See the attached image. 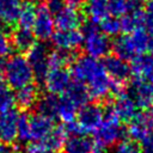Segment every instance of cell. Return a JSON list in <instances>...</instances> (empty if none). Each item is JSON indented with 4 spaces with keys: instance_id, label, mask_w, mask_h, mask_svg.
<instances>
[{
    "instance_id": "cell-1",
    "label": "cell",
    "mask_w": 153,
    "mask_h": 153,
    "mask_svg": "<svg viewBox=\"0 0 153 153\" xmlns=\"http://www.w3.org/2000/svg\"><path fill=\"white\" fill-rule=\"evenodd\" d=\"M71 75L75 81L82 84L91 98L100 100L106 98L111 92H121L122 85L116 84L108 75L103 62L91 56H81L74 60Z\"/></svg>"
},
{
    "instance_id": "cell-2",
    "label": "cell",
    "mask_w": 153,
    "mask_h": 153,
    "mask_svg": "<svg viewBox=\"0 0 153 153\" xmlns=\"http://www.w3.org/2000/svg\"><path fill=\"white\" fill-rule=\"evenodd\" d=\"M1 71L7 86L14 90L32 84L35 78L27 57L22 54H16L8 57Z\"/></svg>"
},
{
    "instance_id": "cell-3",
    "label": "cell",
    "mask_w": 153,
    "mask_h": 153,
    "mask_svg": "<svg viewBox=\"0 0 153 153\" xmlns=\"http://www.w3.org/2000/svg\"><path fill=\"white\" fill-rule=\"evenodd\" d=\"M149 35L143 27L136 29L129 33L116 37L111 49L115 55L123 60H131L137 55L143 54L147 50Z\"/></svg>"
},
{
    "instance_id": "cell-4",
    "label": "cell",
    "mask_w": 153,
    "mask_h": 153,
    "mask_svg": "<svg viewBox=\"0 0 153 153\" xmlns=\"http://www.w3.org/2000/svg\"><path fill=\"white\" fill-rule=\"evenodd\" d=\"M84 41L82 49L87 56L100 59L108 56L111 50L112 43L110 42L109 36H106L94 23H87L82 30Z\"/></svg>"
},
{
    "instance_id": "cell-5",
    "label": "cell",
    "mask_w": 153,
    "mask_h": 153,
    "mask_svg": "<svg viewBox=\"0 0 153 153\" xmlns=\"http://www.w3.org/2000/svg\"><path fill=\"white\" fill-rule=\"evenodd\" d=\"M124 129L121 126V121L114 114V111L109 109L105 112L102 123L98 126V128L94 131V137H96L94 142L108 148L121 141Z\"/></svg>"
},
{
    "instance_id": "cell-6",
    "label": "cell",
    "mask_w": 153,
    "mask_h": 153,
    "mask_svg": "<svg viewBox=\"0 0 153 153\" xmlns=\"http://www.w3.org/2000/svg\"><path fill=\"white\" fill-rule=\"evenodd\" d=\"M104 115L105 112L100 105L94 103H87L79 109L74 122L81 134H87L96 131L98 126L102 123Z\"/></svg>"
},
{
    "instance_id": "cell-7",
    "label": "cell",
    "mask_w": 153,
    "mask_h": 153,
    "mask_svg": "<svg viewBox=\"0 0 153 153\" xmlns=\"http://www.w3.org/2000/svg\"><path fill=\"white\" fill-rule=\"evenodd\" d=\"M49 50L44 43H35L27 51V60L33 75L38 81H43L49 71Z\"/></svg>"
},
{
    "instance_id": "cell-8",
    "label": "cell",
    "mask_w": 153,
    "mask_h": 153,
    "mask_svg": "<svg viewBox=\"0 0 153 153\" xmlns=\"http://www.w3.org/2000/svg\"><path fill=\"white\" fill-rule=\"evenodd\" d=\"M51 43L54 47L63 53L71 54L72 51L76 50L80 45H82L84 35L78 29L74 30H57L53 33Z\"/></svg>"
},
{
    "instance_id": "cell-9",
    "label": "cell",
    "mask_w": 153,
    "mask_h": 153,
    "mask_svg": "<svg viewBox=\"0 0 153 153\" xmlns=\"http://www.w3.org/2000/svg\"><path fill=\"white\" fill-rule=\"evenodd\" d=\"M71 72L65 67H53L49 68L43 82L49 93L62 94L71 84Z\"/></svg>"
},
{
    "instance_id": "cell-10",
    "label": "cell",
    "mask_w": 153,
    "mask_h": 153,
    "mask_svg": "<svg viewBox=\"0 0 153 153\" xmlns=\"http://www.w3.org/2000/svg\"><path fill=\"white\" fill-rule=\"evenodd\" d=\"M54 128L53 118L42 115L39 112L29 116V131L30 141L35 143H42Z\"/></svg>"
},
{
    "instance_id": "cell-11",
    "label": "cell",
    "mask_w": 153,
    "mask_h": 153,
    "mask_svg": "<svg viewBox=\"0 0 153 153\" xmlns=\"http://www.w3.org/2000/svg\"><path fill=\"white\" fill-rule=\"evenodd\" d=\"M20 114L14 109L0 110V140L7 143H12L17 139L18 121Z\"/></svg>"
},
{
    "instance_id": "cell-12",
    "label": "cell",
    "mask_w": 153,
    "mask_h": 153,
    "mask_svg": "<svg viewBox=\"0 0 153 153\" xmlns=\"http://www.w3.org/2000/svg\"><path fill=\"white\" fill-rule=\"evenodd\" d=\"M114 114L118 117L120 121L129 122L139 111V105L130 92L121 91L117 93V97L114 102L112 108H110Z\"/></svg>"
},
{
    "instance_id": "cell-13",
    "label": "cell",
    "mask_w": 153,
    "mask_h": 153,
    "mask_svg": "<svg viewBox=\"0 0 153 153\" xmlns=\"http://www.w3.org/2000/svg\"><path fill=\"white\" fill-rule=\"evenodd\" d=\"M54 17L45 8V6H41L37 8V14L35 22L32 24V32L36 38L41 41L49 39L54 33Z\"/></svg>"
},
{
    "instance_id": "cell-14",
    "label": "cell",
    "mask_w": 153,
    "mask_h": 153,
    "mask_svg": "<svg viewBox=\"0 0 153 153\" xmlns=\"http://www.w3.org/2000/svg\"><path fill=\"white\" fill-rule=\"evenodd\" d=\"M103 65H104V68H105L108 75L116 84L122 85L130 76V65L126 60H123L116 55L105 56Z\"/></svg>"
},
{
    "instance_id": "cell-15",
    "label": "cell",
    "mask_w": 153,
    "mask_h": 153,
    "mask_svg": "<svg viewBox=\"0 0 153 153\" xmlns=\"http://www.w3.org/2000/svg\"><path fill=\"white\" fill-rule=\"evenodd\" d=\"M130 75H133L134 80H140L153 85V56L141 54L131 59Z\"/></svg>"
},
{
    "instance_id": "cell-16",
    "label": "cell",
    "mask_w": 153,
    "mask_h": 153,
    "mask_svg": "<svg viewBox=\"0 0 153 153\" xmlns=\"http://www.w3.org/2000/svg\"><path fill=\"white\" fill-rule=\"evenodd\" d=\"M126 133L130 137V140L135 142H142L151 133H152V124L149 118L145 114L137 112L129 122L126 129Z\"/></svg>"
},
{
    "instance_id": "cell-17",
    "label": "cell",
    "mask_w": 153,
    "mask_h": 153,
    "mask_svg": "<svg viewBox=\"0 0 153 153\" xmlns=\"http://www.w3.org/2000/svg\"><path fill=\"white\" fill-rule=\"evenodd\" d=\"M84 20L82 14L78 11V8H73L69 6H65L57 13L54 14V23L59 30H74L78 29Z\"/></svg>"
},
{
    "instance_id": "cell-18",
    "label": "cell",
    "mask_w": 153,
    "mask_h": 153,
    "mask_svg": "<svg viewBox=\"0 0 153 153\" xmlns=\"http://www.w3.org/2000/svg\"><path fill=\"white\" fill-rule=\"evenodd\" d=\"M94 141L85 134H72L67 136L62 153H92Z\"/></svg>"
},
{
    "instance_id": "cell-19",
    "label": "cell",
    "mask_w": 153,
    "mask_h": 153,
    "mask_svg": "<svg viewBox=\"0 0 153 153\" xmlns=\"http://www.w3.org/2000/svg\"><path fill=\"white\" fill-rule=\"evenodd\" d=\"M130 94L140 108L149 106L153 103V85L140 80H133Z\"/></svg>"
},
{
    "instance_id": "cell-20",
    "label": "cell",
    "mask_w": 153,
    "mask_h": 153,
    "mask_svg": "<svg viewBox=\"0 0 153 153\" xmlns=\"http://www.w3.org/2000/svg\"><path fill=\"white\" fill-rule=\"evenodd\" d=\"M84 13L91 23L98 24L109 16L106 0H85Z\"/></svg>"
},
{
    "instance_id": "cell-21",
    "label": "cell",
    "mask_w": 153,
    "mask_h": 153,
    "mask_svg": "<svg viewBox=\"0 0 153 153\" xmlns=\"http://www.w3.org/2000/svg\"><path fill=\"white\" fill-rule=\"evenodd\" d=\"M62 97L66 100H68L69 103H72L75 108L79 109L82 105L87 104L90 94L87 92V88L82 84H80L78 81H74V82L69 84V86L62 93Z\"/></svg>"
},
{
    "instance_id": "cell-22",
    "label": "cell",
    "mask_w": 153,
    "mask_h": 153,
    "mask_svg": "<svg viewBox=\"0 0 153 153\" xmlns=\"http://www.w3.org/2000/svg\"><path fill=\"white\" fill-rule=\"evenodd\" d=\"M20 0H0V25H13L18 20Z\"/></svg>"
},
{
    "instance_id": "cell-23",
    "label": "cell",
    "mask_w": 153,
    "mask_h": 153,
    "mask_svg": "<svg viewBox=\"0 0 153 153\" xmlns=\"http://www.w3.org/2000/svg\"><path fill=\"white\" fill-rule=\"evenodd\" d=\"M35 39H36V37L30 29L18 27L12 33L11 43H12V47H14L18 51L27 53L30 50V48L36 43Z\"/></svg>"
},
{
    "instance_id": "cell-24",
    "label": "cell",
    "mask_w": 153,
    "mask_h": 153,
    "mask_svg": "<svg viewBox=\"0 0 153 153\" xmlns=\"http://www.w3.org/2000/svg\"><path fill=\"white\" fill-rule=\"evenodd\" d=\"M16 103L23 109H30L36 105L38 100V88L33 84L20 87L14 93Z\"/></svg>"
},
{
    "instance_id": "cell-25",
    "label": "cell",
    "mask_w": 153,
    "mask_h": 153,
    "mask_svg": "<svg viewBox=\"0 0 153 153\" xmlns=\"http://www.w3.org/2000/svg\"><path fill=\"white\" fill-rule=\"evenodd\" d=\"M59 98L56 94L53 93H48L41 98H38L36 106H37V111L42 115H45L50 118L56 117V112H57V106H59Z\"/></svg>"
},
{
    "instance_id": "cell-26",
    "label": "cell",
    "mask_w": 153,
    "mask_h": 153,
    "mask_svg": "<svg viewBox=\"0 0 153 153\" xmlns=\"http://www.w3.org/2000/svg\"><path fill=\"white\" fill-rule=\"evenodd\" d=\"M37 8L33 1H24L20 5V11L18 14V24L20 27H26L30 29L32 27V24L35 22L36 14H37Z\"/></svg>"
},
{
    "instance_id": "cell-27",
    "label": "cell",
    "mask_w": 153,
    "mask_h": 153,
    "mask_svg": "<svg viewBox=\"0 0 153 153\" xmlns=\"http://www.w3.org/2000/svg\"><path fill=\"white\" fill-rule=\"evenodd\" d=\"M67 130L65 126H60V127H54L53 130L50 131V134L45 137V140L42 142V145H44L45 147L50 148L51 151L56 152L59 149L62 148L66 139H67Z\"/></svg>"
},
{
    "instance_id": "cell-28",
    "label": "cell",
    "mask_w": 153,
    "mask_h": 153,
    "mask_svg": "<svg viewBox=\"0 0 153 153\" xmlns=\"http://www.w3.org/2000/svg\"><path fill=\"white\" fill-rule=\"evenodd\" d=\"M121 27L122 31L129 33L136 29L143 27V18H142V10H140L139 7L135 8L134 11L124 14L121 19ZM145 29V27H143Z\"/></svg>"
},
{
    "instance_id": "cell-29",
    "label": "cell",
    "mask_w": 153,
    "mask_h": 153,
    "mask_svg": "<svg viewBox=\"0 0 153 153\" xmlns=\"http://www.w3.org/2000/svg\"><path fill=\"white\" fill-rule=\"evenodd\" d=\"M109 13L114 17H123L124 14L137 8L136 0H106Z\"/></svg>"
},
{
    "instance_id": "cell-30",
    "label": "cell",
    "mask_w": 153,
    "mask_h": 153,
    "mask_svg": "<svg viewBox=\"0 0 153 153\" xmlns=\"http://www.w3.org/2000/svg\"><path fill=\"white\" fill-rule=\"evenodd\" d=\"M76 110H78V108H75L72 103L66 100L62 96L59 98V106H57L56 117L60 118L65 124H68V123H72L75 121Z\"/></svg>"
},
{
    "instance_id": "cell-31",
    "label": "cell",
    "mask_w": 153,
    "mask_h": 153,
    "mask_svg": "<svg viewBox=\"0 0 153 153\" xmlns=\"http://www.w3.org/2000/svg\"><path fill=\"white\" fill-rule=\"evenodd\" d=\"M99 24H100L99 29L106 36H117L122 31L121 20L117 17H114V16H108Z\"/></svg>"
},
{
    "instance_id": "cell-32",
    "label": "cell",
    "mask_w": 153,
    "mask_h": 153,
    "mask_svg": "<svg viewBox=\"0 0 153 153\" xmlns=\"http://www.w3.org/2000/svg\"><path fill=\"white\" fill-rule=\"evenodd\" d=\"M17 139L20 142H30V131H29V116L26 114H22L18 121L17 129Z\"/></svg>"
},
{
    "instance_id": "cell-33",
    "label": "cell",
    "mask_w": 153,
    "mask_h": 153,
    "mask_svg": "<svg viewBox=\"0 0 153 153\" xmlns=\"http://www.w3.org/2000/svg\"><path fill=\"white\" fill-rule=\"evenodd\" d=\"M14 103H16V97L11 87L0 85V110L13 108Z\"/></svg>"
},
{
    "instance_id": "cell-34",
    "label": "cell",
    "mask_w": 153,
    "mask_h": 153,
    "mask_svg": "<svg viewBox=\"0 0 153 153\" xmlns=\"http://www.w3.org/2000/svg\"><path fill=\"white\" fill-rule=\"evenodd\" d=\"M114 153H141V147L133 140H121L115 145Z\"/></svg>"
},
{
    "instance_id": "cell-35",
    "label": "cell",
    "mask_w": 153,
    "mask_h": 153,
    "mask_svg": "<svg viewBox=\"0 0 153 153\" xmlns=\"http://www.w3.org/2000/svg\"><path fill=\"white\" fill-rule=\"evenodd\" d=\"M142 18H143V27L153 31V0H147L145 7L142 10Z\"/></svg>"
},
{
    "instance_id": "cell-36",
    "label": "cell",
    "mask_w": 153,
    "mask_h": 153,
    "mask_svg": "<svg viewBox=\"0 0 153 153\" xmlns=\"http://www.w3.org/2000/svg\"><path fill=\"white\" fill-rule=\"evenodd\" d=\"M12 49V43L8 37V33L6 29L0 25V57H5L6 55L10 54Z\"/></svg>"
},
{
    "instance_id": "cell-37",
    "label": "cell",
    "mask_w": 153,
    "mask_h": 153,
    "mask_svg": "<svg viewBox=\"0 0 153 153\" xmlns=\"http://www.w3.org/2000/svg\"><path fill=\"white\" fill-rule=\"evenodd\" d=\"M65 6H66V0H45V8L51 14L57 13Z\"/></svg>"
},
{
    "instance_id": "cell-38",
    "label": "cell",
    "mask_w": 153,
    "mask_h": 153,
    "mask_svg": "<svg viewBox=\"0 0 153 153\" xmlns=\"http://www.w3.org/2000/svg\"><path fill=\"white\" fill-rule=\"evenodd\" d=\"M27 153H55V152L51 151L50 148L45 147V146L42 145V143H32V145L29 147Z\"/></svg>"
},
{
    "instance_id": "cell-39",
    "label": "cell",
    "mask_w": 153,
    "mask_h": 153,
    "mask_svg": "<svg viewBox=\"0 0 153 153\" xmlns=\"http://www.w3.org/2000/svg\"><path fill=\"white\" fill-rule=\"evenodd\" d=\"M141 153H153V133H151V134L142 141Z\"/></svg>"
},
{
    "instance_id": "cell-40",
    "label": "cell",
    "mask_w": 153,
    "mask_h": 153,
    "mask_svg": "<svg viewBox=\"0 0 153 153\" xmlns=\"http://www.w3.org/2000/svg\"><path fill=\"white\" fill-rule=\"evenodd\" d=\"M0 153H16V149L11 143L0 140Z\"/></svg>"
},
{
    "instance_id": "cell-41",
    "label": "cell",
    "mask_w": 153,
    "mask_h": 153,
    "mask_svg": "<svg viewBox=\"0 0 153 153\" xmlns=\"http://www.w3.org/2000/svg\"><path fill=\"white\" fill-rule=\"evenodd\" d=\"M85 2V0H66V5L73 8H78L80 6H82Z\"/></svg>"
},
{
    "instance_id": "cell-42",
    "label": "cell",
    "mask_w": 153,
    "mask_h": 153,
    "mask_svg": "<svg viewBox=\"0 0 153 153\" xmlns=\"http://www.w3.org/2000/svg\"><path fill=\"white\" fill-rule=\"evenodd\" d=\"M147 50L149 53V55L153 56V33L149 35V38H148V44H147Z\"/></svg>"
},
{
    "instance_id": "cell-43",
    "label": "cell",
    "mask_w": 153,
    "mask_h": 153,
    "mask_svg": "<svg viewBox=\"0 0 153 153\" xmlns=\"http://www.w3.org/2000/svg\"><path fill=\"white\" fill-rule=\"evenodd\" d=\"M148 118H149V122H151V124H152V127H153V103L149 105V111H148Z\"/></svg>"
},
{
    "instance_id": "cell-44",
    "label": "cell",
    "mask_w": 153,
    "mask_h": 153,
    "mask_svg": "<svg viewBox=\"0 0 153 153\" xmlns=\"http://www.w3.org/2000/svg\"><path fill=\"white\" fill-rule=\"evenodd\" d=\"M30 1H33L35 2V1H39V0H30Z\"/></svg>"
},
{
    "instance_id": "cell-45",
    "label": "cell",
    "mask_w": 153,
    "mask_h": 153,
    "mask_svg": "<svg viewBox=\"0 0 153 153\" xmlns=\"http://www.w3.org/2000/svg\"><path fill=\"white\" fill-rule=\"evenodd\" d=\"M136 1H141V0H136Z\"/></svg>"
},
{
    "instance_id": "cell-46",
    "label": "cell",
    "mask_w": 153,
    "mask_h": 153,
    "mask_svg": "<svg viewBox=\"0 0 153 153\" xmlns=\"http://www.w3.org/2000/svg\"><path fill=\"white\" fill-rule=\"evenodd\" d=\"M26 153H27V152H26Z\"/></svg>"
}]
</instances>
